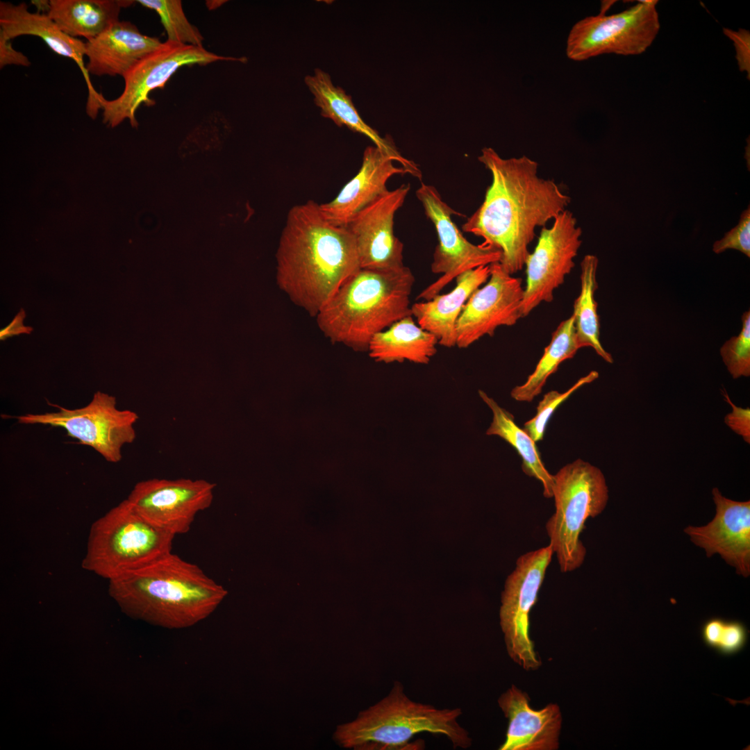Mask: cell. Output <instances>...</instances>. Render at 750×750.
<instances>
[{
  "instance_id": "obj_14",
  "label": "cell",
  "mask_w": 750,
  "mask_h": 750,
  "mask_svg": "<svg viewBox=\"0 0 750 750\" xmlns=\"http://www.w3.org/2000/svg\"><path fill=\"white\" fill-rule=\"evenodd\" d=\"M216 484L205 479L149 478L137 483L126 499L146 520L174 536L187 533L210 508Z\"/></svg>"
},
{
  "instance_id": "obj_2",
  "label": "cell",
  "mask_w": 750,
  "mask_h": 750,
  "mask_svg": "<svg viewBox=\"0 0 750 750\" xmlns=\"http://www.w3.org/2000/svg\"><path fill=\"white\" fill-rule=\"evenodd\" d=\"M276 281L296 306L316 317L360 269L353 235L328 222L309 200L291 208L276 253Z\"/></svg>"
},
{
  "instance_id": "obj_38",
  "label": "cell",
  "mask_w": 750,
  "mask_h": 750,
  "mask_svg": "<svg viewBox=\"0 0 750 750\" xmlns=\"http://www.w3.org/2000/svg\"><path fill=\"white\" fill-rule=\"evenodd\" d=\"M207 2H209V3H206L208 9H215V8H217V6L218 7L220 6L223 3L222 2H225V1H207Z\"/></svg>"
},
{
  "instance_id": "obj_35",
  "label": "cell",
  "mask_w": 750,
  "mask_h": 750,
  "mask_svg": "<svg viewBox=\"0 0 750 750\" xmlns=\"http://www.w3.org/2000/svg\"><path fill=\"white\" fill-rule=\"evenodd\" d=\"M31 62L22 53L14 49L10 40L0 35V67L7 65L28 66Z\"/></svg>"
},
{
  "instance_id": "obj_11",
  "label": "cell",
  "mask_w": 750,
  "mask_h": 750,
  "mask_svg": "<svg viewBox=\"0 0 750 750\" xmlns=\"http://www.w3.org/2000/svg\"><path fill=\"white\" fill-rule=\"evenodd\" d=\"M553 554L549 544L519 557L501 593L500 626L507 653L526 670L537 669L541 665L530 638L529 616Z\"/></svg>"
},
{
  "instance_id": "obj_28",
  "label": "cell",
  "mask_w": 750,
  "mask_h": 750,
  "mask_svg": "<svg viewBox=\"0 0 750 750\" xmlns=\"http://www.w3.org/2000/svg\"><path fill=\"white\" fill-rule=\"evenodd\" d=\"M578 349L574 317L571 315L562 321L553 332L534 371L525 383L512 389L511 397L518 401H532L541 393L548 378L557 371L559 365L572 358Z\"/></svg>"
},
{
  "instance_id": "obj_7",
  "label": "cell",
  "mask_w": 750,
  "mask_h": 750,
  "mask_svg": "<svg viewBox=\"0 0 750 750\" xmlns=\"http://www.w3.org/2000/svg\"><path fill=\"white\" fill-rule=\"evenodd\" d=\"M553 476L556 510L545 527L561 572H568L585 560L586 549L580 535L587 519L605 509L608 489L602 472L581 459L565 465Z\"/></svg>"
},
{
  "instance_id": "obj_10",
  "label": "cell",
  "mask_w": 750,
  "mask_h": 750,
  "mask_svg": "<svg viewBox=\"0 0 750 750\" xmlns=\"http://www.w3.org/2000/svg\"><path fill=\"white\" fill-rule=\"evenodd\" d=\"M244 58L220 56L203 47L167 40L123 77L124 88L117 98L108 100L99 93L97 102L99 109L103 111V122L108 126L115 127L127 119L132 126L137 127L135 114L140 106H153L155 101L149 97V94L156 89L163 88L173 74L183 66L206 65L219 61L244 62Z\"/></svg>"
},
{
  "instance_id": "obj_20",
  "label": "cell",
  "mask_w": 750,
  "mask_h": 750,
  "mask_svg": "<svg viewBox=\"0 0 750 750\" xmlns=\"http://www.w3.org/2000/svg\"><path fill=\"white\" fill-rule=\"evenodd\" d=\"M162 42L156 37L142 34L131 22L119 20L97 37L85 42L87 72L99 76L124 77Z\"/></svg>"
},
{
  "instance_id": "obj_6",
  "label": "cell",
  "mask_w": 750,
  "mask_h": 750,
  "mask_svg": "<svg viewBox=\"0 0 750 750\" xmlns=\"http://www.w3.org/2000/svg\"><path fill=\"white\" fill-rule=\"evenodd\" d=\"M174 537L146 520L126 499L91 525L81 567L109 581L172 552Z\"/></svg>"
},
{
  "instance_id": "obj_3",
  "label": "cell",
  "mask_w": 750,
  "mask_h": 750,
  "mask_svg": "<svg viewBox=\"0 0 750 750\" xmlns=\"http://www.w3.org/2000/svg\"><path fill=\"white\" fill-rule=\"evenodd\" d=\"M108 593L127 616L173 630L207 619L228 591L199 566L171 552L109 581Z\"/></svg>"
},
{
  "instance_id": "obj_37",
  "label": "cell",
  "mask_w": 750,
  "mask_h": 750,
  "mask_svg": "<svg viewBox=\"0 0 750 750\" xmlns=\"http://www.w3.org/2000/svg\"><path fill=\"white\" fill-rule=\"evenodd\" d=\"M26 317V312L23 308L15 316L12 322L5 328L0 331V340L6 339L22 333L30 334L33 331L31 326H24L23 321Z\"/></svg>"
},
{
  "instance_id": "obj_27",
  "label": "cell",
  "mask_w": 750,
  "mask_h": 750,
  "mask_svg": "<svg viewBox=\"0 0 750 750\" xmlns=\"http://www.w3.org/2000/svg\"><path fill=\"white\" fill-rule=\"evenodd\" d=\"M599 260L594 255L585 256L581 263V290L573 306V314L576 340L580 349L591 347L606 362H614L612 355L606 351L600 341V323L597 313L598 304L594 293L598 288L597 271Z\"/></svg>"
},
{
  "instance_id": "obj_12",
  "label": "cell",
  "mask_w": 750,
  "mask_h": 750,
  "mask_svg": "<svg viewBox=\"0 0 750 750\" xmlns=\"http://www.w3.org/2000/svg\"><path fill=\"white\" fill-rule=\"evenodd\" d=\"M416 196L438 234V244L433 253L431 272L442 274L419 294L417 300L431 299L466 271L500 262L502 253L499 249L483 242L472 244L463 236L451 219L453 215H462L443 201L434 186L422 183Z\"/></svg>"
},
{
  "instance_id": "obj_24",
  "label": "cell",
  "mask_w": 750,
  "mask_h": 750,
  "mask_svg": "<svg viewBox=\"0 0 750 750\" xmlns=\"http://www.w3.org/2000/svg\"><path fill=\"white\" fill-rule=\"evenodd\" d=\"M437 338L422 328L408 315L376 334L367 351L376 362L390 363L405 360L426 365L437 353Z\"/></svg>"
},
{
  "instance_id": "obj_9",
  "label": "cell",
  "mask_w": 750,
  "mask_h": 750,
  "mask_svg": "<svg viewBox=\"0 0 750 750\" xmlns=\"http://www.w3.org/2000/svg\"><path fill=\"white\" fill-rule=\"evenodd\" d=\"M658 1H639L616 14L597 15L578 20L571 28L565 53L574 61H583L608 53L622 56L643 53L660 30Z\"/></svg>"
},
{
  "instance_id": "obj_1",
  "label": "cell",
  "mask_w": 750,
  "mask_h": 750,
  "mask_svg": "<svg viewBox=\"0 0 750 750\" xmlns=\"http://www.w3.org/2000/svg\"><path fill=\"white\" fill-rule=\"evenodd\" d=\"M478 160L490 172L492 183L462 230L499 249L501 266L513 275L525 265L536 228L565 210L571 199L553 180L540 178L538 162L526 156L503 158L484 147Z\"/></svg>"
},
{
  "instance_id": "obj_36",
  "label": "cell",
  "mask_w": 750,
  "mask_h": 750,
  "mask_svg": "<svg viewBox=\"0 0 750 750\" xmlns=\"http://www.w3.org/2000/svg\"><path fill=\"white\" fill-rule=\"evenodd\" d=\"M724 622L720 617H712L703 624L701 635L707 647L715 649Z\"/></svg>"
},
{
  "instance_id": "obj_23",
  "label": "cell",
  "mask_w": 750,
  "mask_h": 750,
  "mask_svg": "<svg viewBox=\"0 0 750 750\" xmlns=\"http://www.w3.org/2000/svg\"><path fill=\"white\" fill-rule=\"evenodd\" d=\"M490 274V265L462 273L456 278V285L451 292L411 305L412 316L422 328L437 338L440 345L456 347L457 320L468 299L486 283Z\"/></svg>"
},
{
  "instance_id": "obj_34",
  "label": "cell",
  "mask_w": 750,
  "mask_h": 750,
  "mask_svg": "<svg viewBox=\"0 0 750 750\" xmlns=\"http://www.w3.org/2000/svg\"><path fill=\"white\" fill-rule=\"evenodd\" d=\"M726 401L731 406L732 411L724 417L725 424L735 433L750 443V409L735 406L725 390H722Z\"/></svg>"
},
{
  "instance_id": "obj_15",
  "label": "cell",
  "mask_w": 750,
  "mask_h": 750,
  "mask_svg": "<svg viewBox=\"0 0 750 750\" xmlns=\"http://www.w3.org/2000/svg\"><path fill=\"white\" fill-rule=\"evenodd\" d=\"M489 278L465 303L457 320L456 347L465 349L500 326H511L522 317V280L503 270L499 262L490 265Z\"/></svg>"
},
{
  "instance_id": "obj_8",
  "label": "cell",
  "mask_w": 750,
  "mask_h": 750,
  "mask_svg": "<svg viewBox=\"0 0 750 750\" xmlns=\"http://www.w3.org/2000/svg\"><path fill=\"white\" fill-rule=\"evenodd\" d=\"M54 406L55 411L27 413L15 418L19 424L63 428L69 437L92 448L112 463L120 462L123 447L135 440L138 415L131 410L119 409L116 398L108 394L97 391L87 405L78 408Z\"/></svg>"
},
{
  "instance_id": "obj_32",
  "label": "cell",
  "mask_w": 750,
  "mask_h": 750,
  "mask_svg": "<svg viewBox=\"0 0 750 750\" xmlns=\"http://www.w3.org/2000/svg\"><path fill=\"white\" fill-rule=\"evenodd\" d=\"M731 249L738 250L748 258L750 257L749 206L742 212L738 225L726 233L724 236L716 241L712 246L715 253H720Z\"/></svg>"
},
{
  "instance_id": "obj_21",
  "label": "cell",
  "mask_w": 750,
  "mask_h": 750,
  "mask_svg": "<svg viewBox=\"0 0 750 750\" xmlns=\"http://www.w3.org/2000/svg\"><path fill=\"white\" fill-rule=\"evenodd\" d=\"M24 35L40 38L55 53L76 62L88 85L87 107L94 108L98 92L90 81L84 63L85 42L65 33L47 13L29 12L25 3L1 1L0 35L11 40Z\"/></svg>"
},
{
  "instance_id": "obj_13",
  "label": "cell",
  "mask_w": 750,
  "mask_h": 750,
  "mask_svg": "<svg viewBox=\"0 0 750 750\" xmlns=\"http://www.w3.org/2000/svg\"><path fill=\"white\" fill-rule=\"evenodd\" d=\"M582 230L574 214L566 209L553 219L551 227H543L537 244L528 255L526 285L522 315L525 317L543 302L553 299L554 291L574 267L581 245Z\"/></svg>"
},
{
  "instance_id": "obj_18",
  "label": "cell",
  "mask_w": 750,
  "mask_h": 750,
  "mask_svg": "<svg viewBox=\"0 0 750 750\" xmlns=\"http://www.w3.org/2000/svg\"><path fill=\"white\" fill-rule=\"evenodd\" d=\"M508 726L499 750H555L559 747L562 715L557 704L540 710L531 707L529 697L512 685L498 699Z\"/></svg>"
},
{
  "instance_id": "obj_4",
  "label": "cell",
  "mask_w": 750,
  "mask_h": 750,
  "mask_svg": "<svg viewBox=\"0 0 750 750\" xmlns=\"http://www.w3.org/2000/svg\"><path fill=\"white\" fill-rule=\"evenodd\" d=\"M415 283L406 266L394 269H360L335 292L315 317L332 343L366 351L372 338L412 315L410 296Z\"/></svg>"
},
{
  "instance_id": "obj_30",
  "label": "cell",
  "mask_w": 750,
  "mask_h": 750,
  "mask_svg": "<svg viewBox=\"0 0 750 750\" xmlns=\"http://www.w3.org/2000/svg\"><path fill=\"white\" fill-rule=\"evenodd\" d=\"M599 377L597 371H592L581 377L570 388L564 392L551 390L545 394L537 406L535 415L524 424V431L536 442L543 439L547 424L556 408L567 399L574 392L585 384Z\"/></svg>"
},
{
  "instance_id": "obj_19",
  "label": "cell",
  "mask_w": 750,
  "mask_h": 750,
  "mask_svg": "<svg viewBox=\"0 0 750 750\" xmlns=\"http://www.w3.org/2000/svg\"><path fill=\"white\" fill-rule=\"evenodd\" d=\"M394 160L376 146L367 147L358 173L331 201L319 204L323 217L330 223L346 226L360 211L386 194L387 181L395 174H409L393 165Z\"/></svg>"
},
{
  "instance_id": "obj_22",
  "label": "cell",
  "mask_w": 750,
  "mask_h": 750,
  "mask_svg": "<svg viewBox=\"0 0 750 750\" xmlns=\"http://www.w3.org/2000/svg\"><path fill=\"white\" fill-rule=\"evenodd\" d=\"M304 81L314 96L315 103L320 108L322 116L330 119L338 126H344L353 132L365 135L372 140L374 146L408 169L410 174L422 180V173L418 165L401 156L390 137L382 138L362 120L351 97L342 88L334 85L328 73L317 68L312 75L305 77Z\"/></svg>"
},
{
  "instance_id": "obj_31",
  "label": "cell",
  "mask_w": 750,
  "mask_h": 750,
  "mask_svg": "<svg viewBox=\"0 0 750 750\" xmlns=\"http://www.w3.org/2000/svg\"><path fill=\"white\" fill-rule=\"evenodd\" d=\"M742 329L737 336L726 341L719 352L723 362L734 379L750 376V311L742 317Z\"/></svg>"
},
{
  "instance_id": "obj_29",
  "label": "cell",
  "mask_w": 750,
  "mask_h": 750,
  "mask_svg": "<svg viewBox=\"0 0 750 750\" xmlns=\"http://www.w3.org/2000/svg\"><path fill=\"white\" fill-rule=\"evenodd\" d=\"M137 3L157 12L167 41L203 47V37L187 19L180 0H138Z\"/></svg>"
},
{
  "instance_id": "obj_17",
  "label": "cell",
  "mask_w": 750,
  "mask_h": 750,
  "mask_svg": "<svg viewBox=\"0 0 750 750\" xmlns=\"http://www.w3.org/2000/svg\"><path fill=\"white\" fill-rule=\"evenodd\" d=\"M716 506L714 518L702 526H688L684 532L707 557L719 554L736 573L750 574V501H737L724 497L718 488L712 490Z\"/></svg>"
},
{
  "instance_id": "obj_26",
  "label": "cell",
  "mask_w": 750,
  "mask_h": 750,
  "mask_svg": "<svg viewBox=\"0 0 750 750\" xmlns=\"http://www.w3.org/2000/svg\"><path fill=\"white\" fill-rule=\"evenodd\" d=\"M478 394L493 415L486 435L499 436L511 445L522 460L523 472L541 482L545 497H553V476L546 469L535 442L516 424L512 413L501 407L484 391L478 390Z\"/></svg>"
},
{
  "instance_id": "obj_16",
  "label": "cell",
  "mask_w": 750,
  "mask_h": 750,
  "mask_svg": "<svg viewBox=\"0 0 750 750\" xmlns=\"http://www.w3.org/2000/svg\"><path fill=\"white\" fill-rule=\"evenodd\" d=\"M410 190V184L405 183L389 190L346 226L354 238L361 269H394L404 266L403 244L394 235V218Z\"/></svg>"
},
{
  "instance_id": "obj_5",
  "label": "cell",
  "mask_w": 750,
  "mask_h": 750,
  "mask_svg": "<svg viewBox=\"0 0 750 750\" xmlns=\"http://www.w3.org/2000/svg\"><path fill=\"white\" fill-rule=\"evenodd\" d=\"M461 708H438L410 699L401 683L394 681L389 694L360 712L353 721L337 726L333 740L341 747L354 750H419L422 740L410 742L420 733L442 735L454 749L472 745L468 731L458 722Z\"/></svg>"
},
{
  "instance_id": "obj_33",
  "label": "cell",
  "mask_w": 750,
  "mask_h": 750,
  "mask_svg": "<svg viewBox=\"0 0 750 750\" xmlns=\"http://www.w3.org/2000/svg\"><path fill=\"white\" fill-rule=\"evenodd\" d=\"M748 631L745 625L737 620H724L715 650L724 656L734 655L746 646Z\"/></svg>"
},
{
  "instance_id": "obj_25",
  "label": "cell",
  "mask_w": 750,
  "mask_h": 750,
  "mask_svg": "<svg viewBox=\"0 0 750 750\" xmlns=\"http://www.w3.org/2000/svg\"><path fill=\"white\" fill-rule=\"evenodd\" d=\"M135 1L50 0L47 14L67 35L92 40L119 20L121 9Z\"/></svg>"
}]
</instances>
